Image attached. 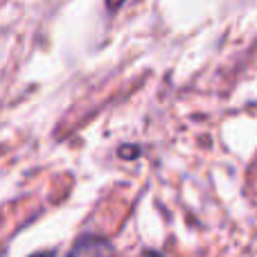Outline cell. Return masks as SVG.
I'll list each match as a JSON object with an SVG mask.
<instances>
[{"label": "cell", "instance_id": "obj_1", "mask_svg": "<svg viewBox=\"0 0 257 257\" xmlns=\"http://www.w3.org/2000/svg\"><path fill=\"white\" fill-rule=\"evenodd\" d=\"M113 248L106 239L99 237H81L68 257H111Z\"/></svg>", "mask_w": 257, "mask_h": 257}, {"label": "cell", "instance_id": "obj_2", "mask_svg": "<svg viewBox=\"0 0 257 257\" xmlns=\"http://www.w3.org/2000/svg\"><path fill=\"white\" fill-rule=\"evenodd\" d=\"M32 257H54V253H50V250H45V253H36V255H32Z\"/></svg>", "mask_w": 257, "mask_h": 257}, {"label": "cell", "instance_id": "obj_3", "mask_svg": "<svg viewBox=\"0 0 257 257\" xmlns=\"http://www.w3.org/2000/svg\"><path fill=\"white\" fill-rule=\"evenodd\" d=\"M145 257H163V255L156 253V250H149V253H145Z\"/></svg>", "mask_w": 257, "mask_h": 257}]
</instances>
